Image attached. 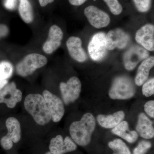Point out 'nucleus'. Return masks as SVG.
I'll list each match as a JSON object with an SVG mask.
<instances>
[{"instance_id": "obj_1", "label": "nucleus", "mask_w": 154, "mask_h": 154, "mask_svg": "<svg viewBox=\"0 0 154 154\" xmlns=\"http://www.w3.org/2000/svg\"><path fill=\"white\" fill-rule=\"evenodd\" d=\"M95 126L94 116L91 113H85L80 121L74 122L71 125L69 132L71 138L79 145H88L91 142Z\"/></svg>"}, {"instance_id": "obj_2", "label": "nucleus", "mask_w": 154, "mask_h": 154, "mask_svg": "<svg viewBox=\"0 0 154 154\" xmlns=\"http://www.w3.org/2000/svg\"><path fill=\"white\" fill-rule=\"evenodd\" d=\"M25 110L40 125L48 124L51 120V116L43 96L39 94H30L24 101Z\"/></svg>"}, {"instance_id": "obj_3", "label": "nucleus", "mask_w": 154, "mask_h": 154, "mask_svg": "<svg viewBox=\"0 0 154 154\" xmlns=\"http://www.w3.org/2000/svg\"><path fill=\"white\" fill-rule=\"evenodd\" d=\"M47 63V58L44 55L37 53L30 54L17 64L16 72L21 76H28L37 69L44 66Z\"/></svg>"}, {"instance_id": "obj_4", "label": "nucleus", "mask_w": 154, "mask_h": 154, "mask_svg": "<svg viewBox=\"0 0 154 154\" xmlns=\"http://www.w3.org/2000/svg\"><path fill=\"white\" fill-rule=\"evenodd\" d=\"M135 89L132 81L126 76L116 78L109 92V96L113 99H126L134 96Z\"/></svg>"}, {"instance_id": "obj_5", "label": "nucleus", "mask_w": 154, "mask_h": 154, "mask_svg": "<svg viewBox=\"0 0 154 154\" xmlns=\"http://www.w3.org/2000/svg\"><path fill=\"white\" fill-rule=\"evenodd\" d=\"M60 88L64 102L69 105L79 97L82 84L77 77L74 76L70 78L66 83H60Z\"/></svg>"}, {"instance_id": "obj_6", "label": "nucleus", "mask_w": 154, "mask_h": 154, "mask_svg": "<svg viewBox=\"0 0 154 154\" xmlns=\"http://www.w3.org/2000/svg\"><path fill=\"white\" fill-rule=\"evenodd\" d=\"M106 34L103 32L96 33L89 42L88 52L94 61H100L105 57L107 53L106 45Z\"/></svg>"}, {"instance_id": "obj_7", "label": "nucleus", "mask_w": 154, "mask_h": 154, "mask_svg": "<svg viewBox=\"0 0 154 154\" xmlns=\"http://www.w3.org/2000/svg\"><path fill=\"white\" fill-rule=\"evenodd\" d=\"M84 14L93 27L96 28H105L109 25L110 18L107 13L94 5L86 7Z\"/></svg>"}, {"instance_id": "obj_8", "label": "nucleus", "mask_w": 154, "mask_h": 154, "mask_svg": "<svg viewBox=\"0 0 154 154\" xmlns=\"http://www.w3.org/2000/svg\"><path fill=\"white\" fill-rule=\"evenodd\" d=\"M149 56L148 51L143 48L139 45H133L125 53L123 59L125 67L128 70H132Z\"/></svg>"}, {"instance_id": "obj_9", "label": "nucleus", "mask_w": 154, "mask_h": 154, "mask_svg": "<svg viewBox=\"0 0 154 154\" xmlns=\"http://www.w3.org/2000/svg\"><path fill=\"white\" fill-rule=\"evenodd\" d=\"M43 96L51 114V119L55 122L60 121L65 112L61 99L47 90L43 91Z\"/></svg>"}, {"instance_id": "obj_10", "label": "nucleus", "mask_w": 154, "mask_h": 154, "mask_svg": "<svg viewBox=\"0 0 154 154\" xmlns=\"http://www.w3.org/2000/svg\"><path fill=\"white\" fill-rule=\"evenodd\" d=\"M130 40L129 35L120 28L110 30L106 35V47L108 50L115 48L123 49L128 45Z\"/></svg>"}, {"instance_id": "obj_11", "label": "nucleus", "mask_w": 154, "mask_h": 154, "mask_svg": "<svg viewBox=\"0 0 154 154\" xmlns=\"http://www.w3.org/2000/svg\"><path fill=\"white\" fill-rule=\"evenodd\" d=\"M22 96L15 82L8 83L0 91V104L5 103L9 108H14L22 100Z\"/></svg>"}, {"instance_id": "obj_12", "label": "nucleus", "mask_w": 154, "mask_h": 154, "mask_svg": "<svg viewBox=\"0 0 154 154\" xmlns=\"http://www.w3.org/2000/svg\"><path fill=\"white\" fill-rule=\"evenodd\" d=\"M77 145L71 138L67 136L63 140L61 135L52 138L50 143V152L52 154H64L74 151Z\"/></svg>"}, {"instance_id": "obj_13", "label": "nucleus", "mask_w": 154, "mask_h": 154, "mask_svg": "<svg viewBox=\"0 0 154 154\" xmlns=\"http://www.w3.org/2000/svg\"><path fill=\"white\" fill-rule=\"evenodd\" d=\"M135 40L147 51H154V25L148 24L142 27L136 33Z\"/></svg>"}, {"instance_id": "obj_14", "label": "nucleus", "mask_w": 154, "mask_h": 154, "mask_svg": "<svg viewBox=\"0 0 154 154\" xmlns=\"http://www.w3.org/2000/svg\"><path fill=\"white\" fill-rule=\"evenodd\" d=\"M62 30L57 25L51 27L48 32V38L45 42L42 49L47 54H51L60 46L63 38Z\"/></svg>"}, {"instance_id": "obj_15", "label": "nucleus", "mask_w": 154, "mask_h": 154, "mask_svg": "<svg viewBox=\"0 0 154 154\" xmlns=\"http://www.w3.org/2000/svg\"><path fill=\"white\" fill-rule=\"evenodd\" d=\"M66 46L69 55L74 60L80 63L85 61L87 54L82 46L81 38L76 36H71L66 42Z\"/></svg>"}, {"instance_id": "obj_16", "label": "nucleus", "mask_w": 154, "mask_h": 154, "mask_svg": "<svg viewBox=\"0 0 154 154\" xmlns=\"http://www.w3.org/2000/svg\"><path fill=\"white\" fill-rule=\"evenodd\" d=\"M136 130L140 135L144 138L149 139L154 137L153 124L144 113H141L139 116Z\"/></svg>"}, {"instance_id": "obj_17", "label": "nucleus", "mask_w": 154, "mask_h": 154, "mask_svg": "<svg viewBox=\"0 0 154 154\" xmlns=\"http://www.w3.org/2000/svg\"><path fill=\"white\" fill-rule=\"evenodd\" d=\"M154 66V57H150L143 60L138 68L135 79V82L137 86H141L148 79L151 69Z\"/></svg>"}, {"instance_id": "obj_18", "label": "nucleus", "mask_w": 154, "mask_h": 154, "mask_svg": "<svg viewBox=\"0 0 154 154\" xmlns=\"http://www.w3.org/2000/svg\"><path fill=\"white\" fill-rule=\"evenodd\" d=\"M125 116L124 112L121 110L116 112L113 115L100 114L97 116V120L102 127L106 128H114L123 121Z\"/></svg>"}, {"instance_id": "obj_19", "label": "nucleus", "mask_w": 154, "mask_h": 154, "mask_svg": "<svg viewBox=\"0 0 154 154\" xmlns=\"http://www.w3.org/2000/svg\"><path fill=\"white\" fill-rule=\"evenodd\" d=\"M112 132L125 140L129 143H133L138 139L137 133L134 131L130 130L128 123L125 121H122L112 129Z\"/></svg>"}, {"instance_id": "obj_20", "label": "nucleus", "mask_w": 154, "mask_h": 154, "mask_svg": "<svg viewBox=\"0 0 154 154\" xmlns=\"http://www.w3.org/2000/svg\"><path fill=\"white\" fill-rule=\"evenodd\" d=\"M6 125L8 131L6 135L13 143L19 142L21 138V125L19 120L15 117H9L6 120Z\"/></svg>"}, {"instance_id": "obj_21", "label": "nucleus", "mask_w": 154, "mask_h": 154, "mask_svg": "<svg viewBox=\"0 0 154 154\" xmlns=\"http://www.w3.org/2000/svg\"><path fill=\"white\" fill-rule=\"evenodd\" d=\"M19 12L21 19L25 23L30 24L33 22V10L29 0H19Z\"/></svg>"}, {"instance_id": "obj_22", "label": "nucleus", "mask_w": 154, "mask_h": 154, "mask_svg": "<svg viewBox=\"0 0 154 154\" xmlns=\"http://www.w3.org/2000/svg\"><path fill=\"white\" fill-rule=\"evenodd\" d=\"M108 145L110 148L113 151V154H131L126 144L119 139L110 142Z\"/></svg>"}, {"instance_id": "obj_23", "label": "nucleus", "mask_w": 154, "mask_h": 154, "mask_svg": "<svg viewBox=\"0 0 154 154\" xmlns=\"http://www.w3.org/2000/svg\"><path fill=\"white\" fill-rule=\"evenodd\" d=\"M14 68L11 63L3 61L0 63V81L8 79L12 76Z\"/></svg>"}, {"instance_id": "obj_24", "label": "nucleus", "mask_w": 154, "mask_h": 154, "mask_svg": "<svg viewBox=\"0 0 154 154\" xmlns=\"http://www.w3.org/2000/svg\"><path fill=\"white\" fill-rule=\"evenodd\" d=\"M110 9V12L114 15H119L123 10L122 6L119 0H103Z\"/></svg>"}, {"instance_id": "obj_25", "label": "nucleus", "mask_w": 154, "mask_h": 154, "mask_svg": "<svg viewBox=\"0 0 154 154\" xmlns=\"http://www.w3.org/2000/svg\"><path fill=\"white\" fill-rule=\"evenodd\" d=\"M136 8L140 13H146L149 11L152 5V0H133Z\"/></svg>"}, {"instance_id": "obj_26", "label": "nucleus", "mask_w": 154, "mask_h": 154, "mask_svg": "<svg viewBox=\"0 0 154 154\" xmlns=\"http://www.w3.org/2000/svg\"><path fill=\"white\" fill-rule=\"evenodd\" d=\"M151 147V143L149 142L142 141L134 149L133 154H145Z\"/></svg>"}, {"instance_id": "obj_27", "label": "nucleus", "mask_w": 154, "mask_h": 154, "mask_svg": "<svg viewBox=\"0 0 154 154\" xmlns=\"http://www.w3.org/2000/svg\"><path fill=\"white\" fill-rule=\"evenodd\" d=\"M143 94L146 97H149L154 94V79H151L144 84L142 88Z\"/></svg>"}, {"instance_id": "obj_28", "label": "nucleus", "mask_w": 154, "mask_h": 154, "mask_svg": "<svg viewBox=\"0 0 154 154\" xmlns=\"http://www.w3.org/2000/svg\"><path fill=\"white\" fill-rule=\"evenodd\" d=\"M0 143L3 148L7 150L11 149L13 146V142L6 135L1 138Z\"/></svg>"}, {"instance_id": "obj_29", "label": "nucleus", "mask_w": 154, "mask_h": 154, "mask_svg": "<svg viewBox=\"0 0 154 154\" xmlns=\"http://www.w3.org/2000/svg\"><path fill=\"white\" fill-rule=\"evenodd\" d=\"M144 110L146 113L151 117H154V101H148L145 104Z\"/></svg>"}, {"instance_id": "obj_30", "label": "nucleus", "mask_w": 154, "mask_h": 154, "mask_svg": "<svg viewBox=\"0 0 154 154\" xmlns=\"http://www.w3.org/2000/svg\"><path fill=\"white\" fill-rule=\"evenodd\" d=\"M5 6L8 10H13L17 5V0H5Z\"/></svg>"}, {"instance_id": "obj_31", "label": "nucleus", "mask_w": 154, "mask_h": 154, "mask_svg": "<svg viewBox=\"0 0 154 154\" xmlns=\"http://www.w3.org/2000/svg\"><path fill=\"white\" fill-rule=\"evenodd\" d=\"M9 33L8 27L4 24H0V38L5 37Z\"/></svg>"}, {"instance_id": "obj_32", "label": "nucleus", "mask_w": 154, "mask_h": 154, "mask_svg": "<svg viewBox=\"0 0 154 154\" xmlns=\"http://www.w3.org/2000/svg\"><path fill=\"white\" fill-rule=\"evenodd\" d=\"M69 2L73 6H79L83 5L88 0H68Z\"/></svg>"}, {"instance_id": "obj_33", "label": "nucleus", "mask_w": 154, "mask_h": 154, "mask_svg": "<svg viewBox=\"0 0 154 154\" xmlns=\"http://www.w3.org/2000/svg\"><path fill=\"white\" fill-rule=\"evenodd\" d=\"M54 0H38L40 5L42 7H44L47 6L48 4H51L54 2Z\"/></svg>"}, {"instance_id": "obj_34", "label": "nucleus", "mask_w": 154, "mask_h": 154, "mask_svg": "<svg viewBox=\"0 0 154 154\" xmlns=\"http://www.w3.org/2000/svg\"><path fill=\"white\" fill-rule=\"evenodd\" d=\"M8 83V81L7 79L0 81V91Z\"/></svg>"}, {"instance_id": "obj_35", "label": "nucleus", "mask_w": 154, "mask_h": 154, "mask_svg": "<svg viewBox=\"0 0 154 154\" xmlns=\"http://www.w3.org/2000/svg\"><path fill=\"white\" fill-rule=\"evenodd\" d=\"M45 154H52L51 153V152H46V153H45Z\"/></svg>"}]
</instances>
